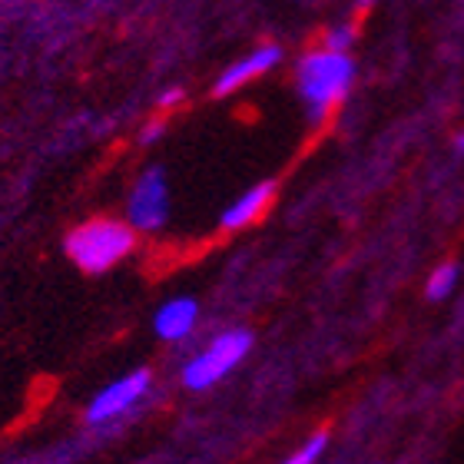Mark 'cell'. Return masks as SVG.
Instances as JSON below:
<instances>
[{
	"mask_svg": "<svg viewBox=\"0 0 464 464\" xmlns=\"http://www.w3.org/2000/svg\"><path fill=\"white\" fill-rule=\"evenodd\" d=\"M325 441H329V438H325V431H319V435L309 438V441H305V445H302L299 451L289 458V461H282V464H315L322 451H325Z\"/></svg>",
	"mask_w": 464,
	"mask_h": 464,
	"instance_id": "30bf717a",
	"label": "cell"
},
{
	"mask_svg": "<svg viewBox=\"0 0 464 464\" xmlns=\"http://www.w3.org/2000/svg\"><path fill=\"white\" fill-rule=\"evenodd\" d=\"M295 80H299V93L305 100V110L319 123L345 100L348 87L355 80V63H352L345 50L322 47L299 60Z\"/></svg>",
	"mask_w": 464,
	"mask_h": 464,
	"instance_id": "6da1fadb",
	"label": "cell"
},
{
	"mask_svg": "<svg viewBox=\"0 0 464 464\" xmlns=\"http://www.w3.org/2000/svg\"><path fill=\"white\" fill-rule=\"evenodd\" d=\"M146 392H150V372H146V368H136L130 375L116 378V382H110V385L90 401L87 421L97 425V421H110V418L123 415L126 408H133Z\"/></svg>",
	"mask_w": 464,
	"mask_h": 464,
	"instance_id": "5b68a950",
	"label": "cell"
},
{
	"mask_svg": "<svg viewBox=\"0 0 464 464\" xmlns=\"http://www.w3.org/2000/svg\"><path fill=\"white\" fill-rule=\"evenodd\" d=\"M252 348V335L249 332H223L219 339H213L209 345L199 352V355L183 368V382L186 388L193 392H203V388H213L216 382H223L232 368L239 365L242 358L249 355Z\"/></svg>",
	"mask_w": 464,
	"mask_h": 464,
	"instance_id": "3957f363",
	"label": "cell"
},
{
	"mask_svg": "<svg viewBox=\"0 0 464 464\" xmlns=\"http://www.w3.org/2000/svg\"><path fill=\"white\" fill-rule=\"evenodd\" d=\"M126 216H130L133 229L143 232H153L166 223V216H169V186H166L163 169H146L136 179L133 193L126 199Z\"/></svg>",
	"mask_w": 464,
	"mask_h": 464,
	"instance_id": "277c9868",
	"label": "cell"
},
{
	"mask_svg": "<svg viewBox=\"0 0 464 464\" xmlns=\"http://www.w3.org/2000/svg\"><path fill=\"white\" fill-rule=\"evenodd\" d=\"M163 136V123H150L143 130V143H153V140H160Z\"/></svg>",
	"mask_w": 464,
	"mask_h": 464,
	"instance_id": "4fadbf2b",
	"label": "cell"
},
{
	"mask_svg": "<svg viewBox=\"0 0 464 464\" xmlns=\"http://www.w3.org/2000/svg\"><path fill=\"white\" fill-rule=\"evenodd\" d=\"M458 150H461V153H464V136H461V140H458Z\"/></svg>",
	"mask_w": 464,
	"mask_h": 464,
	"instance_id": "5bb4252c",
	"label": "cell"
},
{
	"mask_svg": "<svg viewBox=\"0 0 464 464\" xmlns=\"http://www.w3.org/2000/svg\"><path fill=\"white\" fill-rule=\"evenodd\" d=\"M348 44H352V27L332 30L329 37H325V47L329 50H348Z\"/></svg>",
	"mask_w": 464,
	"mask_h": 464,
	"instance_id": "8fae6325",
	"label": "cell"
},
{
	"mask_svg": "<svg viewBox=\"0 0 464 464\" xmlns=\"http://www.w3.org/2000/svg\"><path fill=\"white\" fill-rule=\"evenodd\" d=\"M272 196H276V183H272V179H266V183H259V186H252V189H246L239 199H232V203L226 206V213H223V219H219V226H223L226 232L246 229V226L256 223V219L269 209Z\"/></svg>",
	"mask_w": 464,
	"mask_h": 464,
	"instance_id": "52a82bcc",
	"label": "cell"
},
{
	"mask_svg": "<svg viewBox=\"0 0 464 464\" xmlns=\"http://www.w3.org/2000/svg\"><path fill=\"white\" fill-rule=\"evenodd\" d=\"M136 246L133 226L120 219H90L67 236V256L83 272H107Z\"/></svg>",
	"mask_w": 464,
	"mask_h": 464,
	"instance_id": "7a4b0ae2",
	"label": "cell"
},
{
	"mask_svg": "<svg viewBox=\"0 0 464 464\" xmlns=\"http://www.w3.org/2000/svg\"><path fill=\"white\" fill-rule=\"evenodd\" d=\"M176 103H183V90H179V87L166 90L163 97H160V107H176Z\"/></svg>",
	"mask_w": 464,
	"mask_h": 464,
	"instance_id": "7c38bea8",
	"label": "cell"
},
{
	"mask_svg": "<svg viewBox=\"0 0 464 464\" xmlns=\"http://www.w3.org/2000/svg\"><path fill=\"white\" fill-rule=\"evenodd\" d=\"M196 319H199V305L193 299H169L163 309L156 312L153 329L160 339L176 342V339H186L196 329Z\"/></svg>",
	"mask_w": 464,
	"mask_h": 464,
	"instance_id": "ba28073f",
	"label": "cell"
},
{
	"mask_svg": "<svg viewBox=\"0 0 464 464\" xmlns=\"http://www.w3.org/2000/svg\"><path fill=\"white\" fill-rule=\"evenodd\" d=\"M458 282V266L455 262H445V266H438L431 272V279H428V299H445L448 292L455 289Z\"/></svg>",
	"mask_w": 464,
	"mask_h": 464,
	"instance_id": "9c48e42d",
	"label": "cell"
},
{
	"mask_svg": "<svg viewBox=\"0 0 464 464\" xmlns=\"http://www.w3.org/2000/svg\"><path fill=\"white\" fill-rule=\"evenodd\" d=\"M279 60H282V50L276 47V44H262V47H256L252 53H246V57L232 60L229 67L219 73V80H216V97H229V93L242 90L246 83H252V80L266 77Z\"/></svg>",
	"mask_w": 464,
	"mask_h": 464,
	"instance_id": "8992f818",
	"label": "cell"
}]
</instances>
